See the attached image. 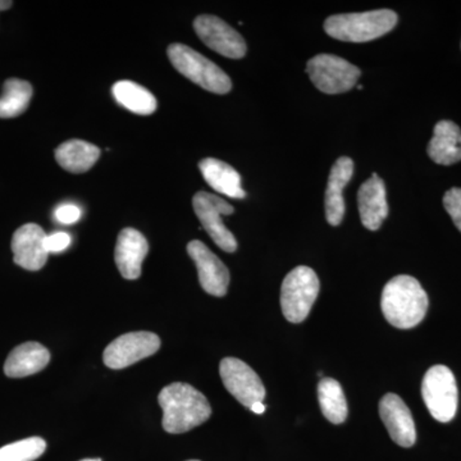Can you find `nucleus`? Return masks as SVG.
<instances>
[{
	"instance_id": "1",
	"label": "nucleus",
	"mask_w": 461,
	"mask_h": 461,
	"mask_svg": "<svg viewBox=\"0 0 461 461\" xmlns=\"http://www.w3.org/2000/svg\"><path fill=\"white\" fill-rule=\"evenodd\" d=\"M158 402L163 411V429L172 435L189 432L212 415L208 399L196 388L181 382L163 388Z\"/></svg>"
},
{
	"instance_id": "2",
	"label": "nucleus",
	"mask_w": 461,
	"mask_h": 461,
	"mask_svg": "<svg viewBox=\"0 0 461 461\" xmlns=\"http://www.w3.org/2000/svg\"><path fill=\"white\" fill-rule=\"evenodd\" d=\"M381 308L388 323L400 330L417 327L429 311V296L411 276H397L384 288Z\"/></svg>"
},
{
	"instance_id": "3",
	"label": "nucleus",
	"mask_w": 461,
	"mask_h": 461,
	"mask_svg": "<svg viewBox=\"0 0 461 461\" xmlns=\"http://www.w3.org/2000/svg\"><path fill=\"white\" fill-rule=\"evenodd\" d=\"M397 23V14L391 9L363 14H335L327 18L324 30L330 38L341 41L366 42L386 35Z\"/></svg>"
},
{
	"instance_id": "4",
	"label": "nucleus",
	"mask_w": 461,
	"mask_h": 461,
	"mask_svg": "<svg viewBox=\"0 0 461 461\" xmlns=\"http://www.w3.org/2000/svg\"><path fill=\"white\" fill-rule=\"evenodd\" d=\"M167 54L172 66L185 77L199 85L202 89L221 95L230 93L232 89L229 76L193 48L184 44H172L169 45Z\"/></svg>"
},
{
	"instance_id": "5",
	"label": "nucleus",
	"mask_w": 461,
	"mask_h": 461,
	"mask_svg": "<svg viewBox=\"0 0 461 461\" xmlns=\"http://www.w3.org/2000/svg\"><path fill=\"white\" fill-rule=\"evenodd\" d=\"M320 278L309 267L293 269L281 287V308L285 318L291 323H302L311 313L320 294Z\"/></svg>"
},
{
	"instance_id": "6",
	"label": "nucleus",
	"mask_w": 461,
	"mask_h": 461,
	"mask_svg": "<svg viewBox=\"0 0 461 461\" xmlns=\"http://www.w3.org/2000/svg\"><path fill=\"white\" fill-rule=\"evenodd\" d=\"M421 396L436 420L447 423L454 420L459 393L454 373L447 366H435L429 369L421 382Z\"/></svg>"
},
{
	"instance_id": "7",
	"label": "nucleus",
	"mask_w": 461,
	"mask_h": 461,
	"mask_svg": "<svg viewBox=\"0 0 461 461\" xmlns=\"http://www.w3.org/2000/svg\"><path fill=\"white\" fill-rule=\"evenodd\" d=\"M306 72L315 87L326 94H341L353 89L362 74L357 66L332 54H318L312 58Z\"/></svg>"
},
{
	"instance_id": "8",
	"label": "nucleus",
	"mask_w": 461,
	"mask_h": 461,
	"mask_svg": "<svg viewBox=\"0 0 461 461\" xmlns=\"http://www.w3.org/2000/svg\"><path fill=\"white\" fill-rule=\"evenodd\" d=\"M193 206L202 222L203 229L208 232L218 248L227 253L238 250V241H236L235 236L224 226L222 221V215L235 213V209L230 203L214 194L199 191L194 196Z\"/></svg>"
},
{
	"instance_id": "9",
	"label": "nucleus",
	"mask_w": 461,
	"mask_h": 461,
	"mask_svg": "<svg viewBox=\"0 0 461 461\" xmlns=\"http://www.w3.org/2000/svg\"><path fill=\"white\" fill-rule=\"evenodd\" d=\"M224 387L245 408L266 399V387L262 379L247 363L236 357H224L220 366Z\"/></svg>"
},
{
	"instance_id": "10",
	"label": "nucleus",
	"mask_w": 461,
	"mask_h": 461,
	"mask_svg": "<svg viewBox=\"0 0 461 461\" xmlns=\"http://www.w3.org/2000/svg\"><path fill=\"white\" fill-rule=\"evenodd\" d=\"M160 348V339L156 333L131 332L120 336L107 346L103 355L105 366L111 369H123L151 357Z\"/></svg>"
},
{
	"instance_id": "11",
	"label": "nucleus",
	"mask_w": 461,
	"mask_h": 461,
	"mask_svg": "<svg viewBox=\"0 0 461 461\" xmlns=\"http://www.w3.org/2000/svg\"><path fill=\"white\" fill-rule=\"evenodd\" d=\"M194 29L206 47L230 59H241L248 47L244 38L221 18L202 14L194 21Z\"/></svg>"
},
{
	"instance_id": "12",
	"label": "nucleus",
	"mask_w": 461,
	"mask_h": 461,
	"mask_svg": "<svg viewBox=\"0 0 461 461\" xmlns=\"http://www.w3.org/2000/svg\"><path fill=\"white\" fill-rule=\"evenodd\" d=\"M187 253L198 268L199 281L203 290L209 295L217 297L226 295L229 290L230 272L222 260L199 240L189 242Z\"/></svg>"
},
{
	"instance_id": "13",
	"label": "nucleus",
	"mask_w": 461,
	"mask_h": 461,
	"mask_svg": "<svg viewBox=\"0 0 461 461\" xmlns=\"http://www.w3.org/2000/svg\"><path fill=\"white\" fill-rule=\"evenodd\" d=\"M47 236L38 224L27 223L20 227L12 239L14 263L27 271H41L50 257L45 250Z\"/></svg>"
},
{
	"instance_id": "14",
	"label": "nucleus",
	"mask_w": 461,
	"mask_h": 461,
	"mask_svg": "<svg viewBox=\"0 0 461 461\" xmlns=\"http://www.w3.org/2000/svg\"><path fill=\"white\" fill-rule=\"evenodd\" d=\"M379 415L386 426L388 435L402 447H411L417 441L414 420L411 409L402 397L387 393L379 402Z\"/></svg>"
},
{
	"instance_id": "15",
	"label": "nucleus",
	"mask_w": 461,
	"mask_h": 461,
	"mask_svg": "<svg viewBox=\"0 0 461 461\" xmlns=\"http://www.w3.org/2000/svg\"><path fill=\"white\" fill-rule=\"evenodd\" d=\"M148 251L149 244L141 232L133 229L121 230L114 251L115 264L121 276L126 280H138Z\"/></svg>"
},
{
	"instance_id": "16",
	"label": "nucleus",
	"mask_w": 461,
	"mask_h": 461,
	"mask_svg": "<svg viewBox=\"0 0 461 461\" xmlns=\"http://www.w3.org/2000/svg\"><path fill=\"white\" fill-rule=\"evenodd\" d=\"M357 204L364 227L377 230L388 215L386 186L377 173H373L372 177L360 186Z\"/></svg>"
},
{
	"instance_id": "17",
	"label": "nucleus",
	"mask_w": 461,
	"mask_h": 461,
	"mask_svg": "<svg viewBox=\"0 0 461 461\" xmlns=\"http://www.w3.org/2000/svg\"><path fill=\"white\" fill-rule=\"evenodd\" d=\"M354 175V162L348 157L336 160L330 169L329 185L326 190V218L330 226H339L344 220V189Z\"/></svg>"
},
{
	"instance_id": "18",
	"label": "nucleus",
	"mask_w": 461,
	"mask_h": 461,
	"mask_svg": "<svg viewBox=\"0 0 461 461\" xmlns=\"http://www.w3.org/2000/svg\"><path fill=\"white\" fill-rule=\"evenodd\" d=\"M50 362V353L38 342H25L9 354L5 373L9 378H23L41 372Z\"/></svg>"
},
{
	"instance_id": "19",
	"label": "nucleus",
	"mask_w": 461,
	"mask_h": 461,
	"mask_svg": "<svg viewBox=\"0 0 461 461\" xmlns=\"http://www.w3.org/2000/svg\"><path fill=\"white\" fill-rule=\"evenodd\" d=\"M429 156L437 165L451 166L461 160V130L453 121H439L430 139Z\"/></svg>"
},
{
	"instance_id": "20",
	"label": "nucleus",
	"mask_w": 461,
	"mask_h": 461,
	"mask_svg": "<svg viewBox=\"0 0 461 461\" xmlns=\"http://www.w3.org/2000/svg\"><path fill=\"white\" fill-rule=\"evenodd\" d=\"M199 168L212 189L232 199H244L247 196L242 189L241 176L233 167L214 158H205L199 163Z\"/></svg>"
},
{
	"instance_id": "21",
	"label": "nucleus",
	"mask_w": 461,
	"mask_h": 461,
	"mask_svg": "<svg viewBox=\"0 0 461 461\" xmlns=\"http://www.w3.org/2000/svg\"><path fill=\"white\" fill-rule=\"evenodd\" d=\"M100 149L84 140H69L57 148L58 165L71 173H84L98 162Z\"/></svg>"
},
{
	"instance_id": "22",
	"label": "nucleus",
	"mask_w": 461,
	"mask_h": 461,
	"mask_svg": "<svg viewBox=\"0 0 461 461\" xmlns=\"http://www.w3.org/2000/svg\"><path fill=\"white\" fill-rule=\"evenodd\" d=\"M112 93L118 104L129 109L132 113L150 115L157 111L156 96L133 81H118L112 87Z\"/></svg>"
},
{
	"instance_id": "23",
	"label": "nucleus",
	"mask_w": 461,
	"mask_h": 461,
	"mask_svg": "<svg viewBox=\"0 0 461 461\" xmlns=\"http://www.w3.org/2000/svg\"><path fill=\"white\" fill-rule=\"evenodd\" d=\"M318 400L324 418L333 424L344 423L348 418V402L341 384L333 378H321L318 384Z\"/></svg>"
},
{
	"instance_id": "24",
	"label": "nucleus",
	"mask_w": 461,
	"mask_h": 461,
	"mask_svg": "<svg viewBox=\"0 0 461 461\" xmlns=\"http://www.w3.org/2000/svg\"><path fill=\"white\" fill-rule=\"evenodd\" d=\"M32 98V86L20 78H9L0 96V118H14L29 108Z\"/></svg>"
},
{
	"instance_id": "25",
	"label": "nucleus",
	"mask_w": 461,
	"mask_h": 461,
	"mask_svg": "<svg viewBox=\"0 0 461 461\" xmlns=\"http://www.w3.org/2000/svg\"><path fill=\"white\" fill-rule=\"evenodd\" d=\"M47 450V442L41 437H30L0 447V461H35Z\"/></svg>"
},
{
	"instance_id": "26",
	"label": "nucleus",
	"mask_w": 461,
	"mask_h": 461,
	"mask_svg": "<svg viewBox=\"0 0 461 461\" xmlns=\"http://www.w3.org/2000/svg\"><path fill=\"white\" fill-rule=\"evenodd\" d=\"M444 206L446 212L453 218V222L461 232V189L454 187L444 196Z\"/></svg>"
},
{
	"instance_id": "27",
	"label": "nucleus",
	"mask_w": 461,
	"mask_h": 461,
	"mask_svg": "<svg viewBox=\"0 0 461 461\" xmlns=\"http://www.w3.org/2000/svg\"><path fill=\"white\" fill-rule=\"evenodd\" d=\"M71 245V236L66 232H56L45 239V250L48 254L62 253Z\"/></svg>"
},
{
	"instance_id": "28",
	"label": "nucleus",
	"mask_w": 461,
	"mask_h": 461,
	"mask_svg": "<svg viewBox=\"0 0 461 461\" xmlns=\"http://www.w3.org/2000/svg\"><path fill=\"white\" fill-rule=\"evenodd\" d=\"M54 217L59 223L74 224L81 218V209L75 204H62L54 212Z\"/></svg>"
},
{
	"instance_id": "29",
	"label": "nucleus",
	"mask_w": 461,
	"mask_h": 461,
	"mask_svg": "<svg viewBox=\"0 0 461 461\" xmlns=\"http://www.w3.org/2000/svg\"><path fill=\"white\" fill-rule=\"evenodd\" d=\"M250 411L256 412V414H263L266 411V405L263 402H256L251 406Z\"/></svg>"
},
{
	"instance_id": "30",
	"label": "nucleus",
	"mask_w": 461,
	"mask_h": 461,
	"mask_svg": "<svg viewBox=\"0 0 461 461\" xmlns=\"http://www.w3.org/2000/svg\"><path fill=\"white\" fill-rule=\"evenodd\" d=\"M12 5H14V3L9 2V0H0V12L7 11Z\"/></svg>"
},
{
	"instance_id": "31",
	"label": "nucleus",
	"mask_w": 461,
	"mask_h": 461,
	"mask_svg": "<svg viewBox=\"0 0 461 461\" xmlns=\"http://www.w3.org/2000/svg\"><path fill=\"white\" fill-rule=\"evenodd\" d=\"M81 461H102V459H85Z\"/></svg>"
},
{
	"instance_id": "32",
	"label": "nucleus",
	"mask_w": 461,
	"mask_h": 461,
	"mask_svg": "<svg viewBox=\"0 0 461 461\" xmlns=\"http://www.w3.org/2000/svg\"><path fill=\"white\" fill-rule=\"evenodd\" d=\"M187 461H200V460H187Z\"/></svg>"
}]
</instances>
